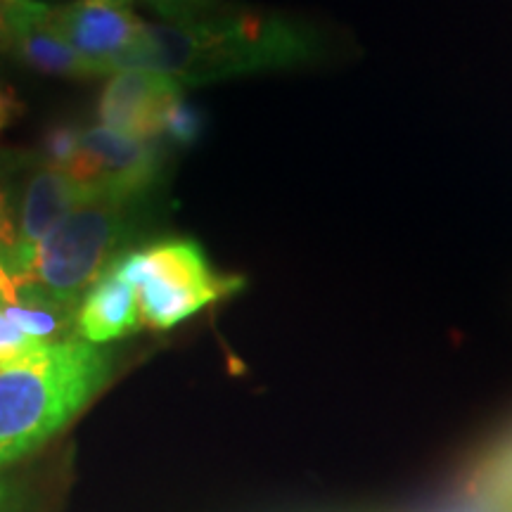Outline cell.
Instances as JSON below:
<instances>
[{
  "label": "cell",
  "instance_id": "4fadbf2b",
  "mask_svg": "<svg viewBox=\"0 0 512 512\" xmlns=\"http://www.w3.org/2000/svg\"><path fill=\"white\" fill-rule=\"evenodd\" d=\"M81 133L83 128L74 124H57L50 126L46 133H43L41 143L34 150L38 162H43L50 169L64 171L67 174L72 169L81 150Z\"/></svg>",
  "mask_w": 512,
  "mask_h": 512
},
{
  "label": "cell",
  "instance_id": "5b68a950",
  "mask_svg": "<svg viewBox=\"0 0 512 512\" xmlns=\"http://www.w3.org/2000/svg\"><path fill=\"white\" fill-rule=\"evenodd\" d=\"M164 164L162 143L124 136L105 126H91L83 128L79 157L67 174L91 200H131L155 195L164 178Z\"/></svg>",
  "mask_w": 512,
  "mask_h": 512
},
{
  "label": "cell",
  "instance_id": "ba28073f",
  "mask_svg": "<svg viewBox=\"0 0 512 512\" xmlns=\"http://www.w3.org/2000/svg\"><path fill=\"white\" fill-rule=\"evenodd\" d=\"M57 29L69 46L110 76L126 53L138 46L147 22L138 17L131 0H72L67 5H53Z\"/></svg>",
  "mask_w": 512,
  "mask_h": 512
},
{
  "label": "cell",
  "instance_id": "7c38bea8",
  "mask_svg": "<svg viewBox=\"0 0 512 512\" xmlns=\"http://www.w3.org/2000/svg\"><path fill=\"white\" fill-rule=\"evenodd\" d=\"M204 128L202 114L197 107H192L185 95H178L169 102L164 117H162V133H159V143L164 147H190L197 143Z\"/></svg>",
  "mask_w": 512,
  "mask_h": 512
},
{
  "label": "cell",
  "instance_id": "8fae6325",
  "mask_svg": "<svg viewBox=\"0 0 512 512\" xmlns=\"http://www.w3.org/2000/svg\"><path fill=\"white\" fill-rule=\"evenodd\" d=\"M384 512H512V491L472 475L465 467H456L437 496L418 505Z\"/></svg>",
  "mask_w": 512,
  "mask_h": 512
},
{
  "label": "cell",
  "instance_id": "30bf717a",
  "mask_svg": "<svg viewBox=\"0 0 512 512\" xmlns=\"http://www.w3.org/2000/svg\"><path fill=\"white\" fill-rule=\"evenodd\" d=\"M140 328H143V320H140L136 287L107 268L76 306V335L83 342L100 347V344L133 335Z\"/></svg>",
  "mask_w": 512,
  "mask_h": 512
},
{
  "label": "cell",
  "instance_id": "5bb4252c",
  "mask_svg": "<svg viewBox=\"0 0 512 512\" xmlns=\"http://www.w3.org/2000/svg\"><path fill=\"white\" fill-rule=\"evenodd\" d=\"M17 249L15 195H12L10 155H0V264H8Z\"/></svg>",
  "mask_w": 512,
  "mask_h": 512
},
{
  "label": "cell",
  "instance_id": "52a82bcc",
  "mask_svg": "<svg viewBox=\"0 0 512 512\" xmlns=\"http://www.w3.org/2000/svg\"><path fill=\"white\" fill-rule=\"evenodd\" d=\"M0 19L10 43V57L31 72L60 79H98L110 76L105 67L86 60L69 46L57 29L53 5L41 0H3Z\"/></svg>",
  "mask_w": 512,
  "mask_h": 512
},
{
  "label": "cell",
  "instance_id": "6da1fadb",
  "mask_svg": "<svg viewBox=\"0 0 512 512\" xmlns=\"http://www.w3.org/2000/svg\"><path fill=\"white\" fill-rule=\"evenodd\" d=\"M162 22L147 24L138 46L114 67L150 69L181 83L207 86L240 76L283 72L316 60L311 29L275 12L214 5L211 0H157Z\"/></svg>",
  "mask_w": 512,
  "mask_h": 512
},
{
  "label": "cell",
  "instance_id": "8992f818",
  "mask_svg": "<svg viewBox=\"0 0 512 512\" xmlns=\"http://www.w3.org/2000/svg\"><path fill=\"white\" fill-rule=\"evenodd\" d=\"M12 195H15L17 219V249L5 266V271L15 273L19 264L38 242L48 238V233L60 223L69 211L91 197L86 190L64 171L50 169L38 162L34 152H12Z\"/></svg>",
  "mask_w": 512,
  "mask_h": 512
},
{
  "label": "cell",
  "instance_id": "9c48e42d",
  "mask_svg": "<svg viewBox=\"0 0 512 512\" xmlns=\"http://www.w3.org/2000/svg\"><path fill=\"white\" fill-rule=\"evenodd\" d=\"M183 93L185 88L181 83L164 74L150 69H121L110 76L100 93V126L124 136L159 143L166 107Z\"/></svg>",
  "mask_w": 512,
  "mask_h": 512
},
{
  "label": "cell",
  "instance_id": "ac0fdd59",
  "mask_svg": "<svg viewBox=\"0 0 512 512\" xmlns=\"http://www.w3.org/2000/svg\"><path fill=\"white\" fill-rule=\"evenodd\" d=\"M10 57V43H8V34H5L3 19H0V64Z\"/></svg>",
  "mask_w": 512,
  "mask_h": 512
},
{
  "label": "cell",
  "instance_id": "3957f363",
  "mask_svg": "<svg viewBox=\"0 0 512 512\" xmlns=\"http://www.w3.org/2000/svg\"><path fill=\"white\" fill-rule=\"evenodd\" d=\"M152 207L155 195L131 200L95 197L79 204L10 273L12 283L24 294L79 306L88 287L152 226Z\"/></svg>",
  "mask_w": 512,
  "mask_h": 512
},
{
  "label": "cell",
  "instance_id": "7a4b0ae2",
  "mask_svg": "<svg viewBox=\"0 0 512 512\" xmlns=\"http://www.w3.org/2000/svg\"><path fill=\"white\" fill-rule=\"evenodd\" d=\"M110 377V354L83 339L43 344L0 366V470L57 437Z\"/></svg>",
  "mask_w": 512,
  "mask_h": 512
},
{
  "label": "cell",
  "instance_id": "e0dca14e",
  "mask_svg": "<svg viewBox=\"0 0 512 512\" xmlns=\"http://www.w3.org/2000/svg\"><path fill=\"white\" fill-rule=\"evenodd\" d=\"M0 512H12V489L0 482Z\"/></svg>",
  "mask_w": 512,
  "mask_h": 512
},
{
  "label": "cell",
  "instance_id": "2e32d148",
  "mask_svg": "<svg viewBox=\"0 0 512 512\" xmlns=\"http://www.w3.org/2000/svg\"><path fill=\"white\" fill-rule=\"evenodd\" d=\"M19 110V102L15 98V93L10 88L0 86V133L10 126V121L15 119V114Z\"/></svg>",
  "mask_w": 512,
  "mask_h": 512
},
{
  "label": "cell",
  "instance_id": "9a60e30c",
  "mask_svg": "<svg viewBox=\"0 0 512 512\" xmlns=\"http://www.w3.org/2000/svg\"><path fill=\"white\" fill-rule=\"evenodd\" d=\"M41 347L43 342L24 335V332L12 323L8 313H5L3 304H0V366H10V363L22 361L24 356L34 354V351Z\"/></svg>",
  "mask_w": 512,
  "mask_h": 512
},
{
  "label": "cell",
  "instance_id": "277c9868",
  "mask_svg": "<svg viewBox=\"0 0 512 512\" xmlns=\"http://www.w3.org/2000/svg\"><path fill=\"white\" fill-rule=\"evenodd\" d=\"M110 268L136 287L140 320L152 330L176 328L247 285L242 275L216 271L192 238H162L133 247Z\"/></svg>",
  "mask_w": 512,
  "mask_h": 512
}]
</instances>
